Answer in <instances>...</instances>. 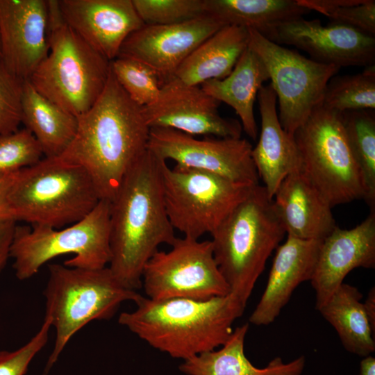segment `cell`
<instances>
[{
	"label": "cell",
	"mask_w": 375,
	"mask_h": 375,
	"mask_svg": "<svg viewBox=\"0 0 375 375\" xmlns=\"http://www.w3.org/2000/svg\"><path fill=\"white\" fill-rule=\"evenodd\" d=\"M273 199L288 236L323 240L337 226L332 207L299 169L281 181Z\"/></svg>",
	"instance_id": "obj_22"
},
{
	"label": "cell",
	"mask_w": 375,
	"mask_h": 375,
	"mask_svg": "<svg viewBox=\"0 0 375 375\" xmlns=\"http://www.w3.org/2000/svg\"><path fill=\"white\" fill-rule=\"evenodd\" d=\"M161 175L165 208L173 228L197 240L211 234L256 185L177 165L170 168L165 160Z\"/></svg>",
	"instance_id": "obj_10"
},
{
	"label": "cell",
	"mask_w": 375,
	"mask_h": 375,
	"mask_svg": "<svg viewBox=\"0 0 375 375\" xmlns=\"http://www.w3.org/2000/svg\"><path fill=\"white\" fill-rule=\"evenodd\" d=\"M261 131L251 156L258 177L268 195L273 199L281 181L300 169V154L293 135L282 127L276 108V95L270 83L258 93Z\"/></svg>",
	"instance_id": "obj_21"
},
{
	"label": "cell",
	"mask_w": 375,
	"mask_h": 375,
	"mask_svg": "<svg viewBox=\"0 0 375 375\" xmlns=\"http://www.w3.org/2000/svg\"><path fill=\"white\" fill-rule=\"evenodd\" d=\"M17 172L0 175V223L9 220L16 221L10 206L9 193Z\"/></svg>",
	"instance_id": "obj_37"
},
{
	"label": "cell",
	"mask_w": 375,
	"mask_h": 375,
	"mask_svg": "<svg viewBox=\"0 0 375 375\" xmlns=\"http://www.w3.org/2000/svg\"><path fill=\"white\" fill-rule=\"evenodd\" d=\"M77 117L53 103L24 80L22 124L40 144L44 157L60 156L72 141Z\"/></svg>",
	"instance_id": "obj_26"
},
{
	"label": "cell",
	"mask_w": 375,
	"mask_h": 375,
	"mask_svg": "<svg viewBox=\"0 0 375 375\" xmlns=\"http://www.w3.org/2000/svg\"><path fill=\"white\" fill-rule=\"evenodd\" d=\"M224 26L207 14L174 24H144L126 38L117 57L143 62L164 85L200 44Z\"/></svg>",
	"instance_id": "obj_16"
},
{
	"label": "cell",
	"mask_w": 375,
	"mask_h": 375,
	"mask_svg": "<svg viewBox=\"0 0 375 375\" xmlns=\"http://www.w3.org/2000/svg\"><path fill=\"white\" fill-rule=\"evenodd\" d=\"M168 251H157L145 264L142 287L147 298L207 300L230 294L213 256L211 240L176 238Z\"/></svg>",
	"instance_id": "obj_12"
},
{
	"label": "cell",
	"mask_w": 375,
	"mask_h": 375,
	"mask_svg": "<svg viewBox=\"0 0 375 375\" xmlns=\"http://www.w3.org/2000/svg\"><path fill=\"white\" fill-rule=\"evenodd\" d=\"M285 233L274 199L259 184L211 233L217 265L230 294L244 306Z\"/></svg>",
	"instance_id": "obj_4"
},
{
	"label": "cell",
	"mask_w": 375,
	"mask_h": 375,
	"mask_svg": "<svg viewBox=\"0 0 375 375\" xmlns=\"http://www.w3.org/2000/svg\"><path fill=\"white\" fill-rule=\"evenodd\" d=\"M269 76L262 60L250 47L244 50L231 74L201 85L208 95L230 106L238 115L242 130L256 140L258 126L253 107L258 91Z\"/></svg>",
	"instance_id": "obj_25"
},
{
	"label": "cell",
	"mask_w": 375,
	"mask_h": 375,
	"mask_svg": "<svg viewBox=\"0 0 375 375\" xmlns=\"http://www.w3.org/2000/svg\"><path fill=\"white\" fill-rule=\"evenodd\" d=\"M265 37L300 49L320 63L340 67L374 65L375 37L353 28L303 17L279 23Z\"/></svg>",
	"instance_id": "obj_14"
},
{
	"label": "cell",
	"mask_w": 375,
	"mask_h": 375,
	"mask_svg": "<svg viewBox=\"0 0 375 375\" xmlns=\"http://www.w3.org/2000/svg\"><path fill=\"white\" fill-rule=\"evenodd\" d=\"M77 121L72 141L56 158L84 168L101 200L110 201L147 149L150 128L142 107L129 97L110 69L102 93Z\"/></svg>",
	"instance_id": "obj_1"
},
{
	"label": "cell",
	"mask_w": 375,
	"mask_h": 375,
	"mask_svg": "<svg viewBox=\"0 0 375 375\" xmlns=\"http://www.w3.org/2000/svg\"><path fill=\"white\" fill-rule=\"evenodd\" d=\"M51 327L50 321L44 318L39 331L25 344L15 351H0V375H24L47 343Z\"/></svg>",
	"instance_id": "obj_36"
},
{
	"label": "cell",
	"mask_w": 375,
	"mask_h": 375,
	"mask_svg": "<svg viewBox=\"0 0 375 375\" xmlns=\"http://www.w3.org/2000/svg\"><path fill=\"white\" fill-rule=\"evenodd\" d=\"M375 267V211L351 229L338 226L322 242L310 279L318 310L357 267Z\"/></svg>",
	"instance_id": "obj_19"
},
{
	"label": "cell",
	"mask_w": 375,
	"mask_h": 375,
	"mask_svg": "<svg viewBox=\"0 0 375 375\" xmlns=\"http://www.w3.org/2000/svg\"><path fill=\"white\" fill-rule=\"evenodd\" d=\"M144 24L168 25L206 15L204 0H132Z\"/></svg>",
	"instance_id": "obj_33"
},
{
	"label": "cell",
	"mask_w": 375,
	"mask_h": 375,
	"mask_svg": "<svg viewBox=\"0 0 375 375\" xmlns=\"http://www.w3.org/2000/svg\"><path fill=\"white\" fill-rule=\"evenodd\" d=\"M300 171L331 207L365 199V189L350 149L341 112L317 106L293 134Z\"/></svg>",
	"instance_id": "obj_9"
},
{
	"label": "cell",
	"mask_w": 375,
	"mask_h": 375,
	"mask_svg": "<svg viewBox=\"0 0 375 375\" xmlns=\"http://www.w3.org/2000/svg\"><path fill=\"white\" fill-rule=\"evenodd\" d=\"M358 375H375V358L372 355L364 357L360 361Z\"/></svg>",
	"instance_id": "obj_40"
},
{
	"label": "cell",
	"mask_w": 375,
	"mask_h": 375,
	"mask_svg": "<svg viewBox=\"0 0 375 375\" xmlns=\"http://www.w3.org/2000/svg\"><path fill=\"white\" fill-rule=\"evenodd\" d=\"M249 328L247 323L233 329L232 334L219 349L202 353L185 360L180 370L187 375H301L305 367L303 356L289 362L280 357L272 360L267 366H254L244 353V340Z\"/></svg>",
	"instance_id": "obj_24"
},
{
	"label": "cell",
	"mask_w": 375,
	"mask_h": 375,
	"mask_svg": "<svg viewBox=\"0 0 375 375\" xmlns=\"http://www.w3.org/2000/svg\"><path fill=\"white\" fill-rule=\"evenodd\" d=\"M249 31L226 25L200 44L181 63L172 79L187 85H201L228 76L248 47Z\"/></svg>",
	"instance_id": "obj_23"
},
{
	"label": "cell",
	"mask_w": 375,
	"mask_h": 375,
	"mask_svg": "<svg viewBox=\"0 0 375 375\" xmlns=\"http://www.w3.org/2000/svg\"><path fill=\"white\" fill-rule=\"evenodd\" d=\"M43 156L40 144L26 128L0 135V175L32 166Z\"/></svg>",
	"instance_id": "obj_34"
},
{
	"label": "cell",
	"mask_w": 375,
	"mask_h": 375,
	"mask_svg": "<svg viewBox=\"0 0 375 375\" xmlns=\"http://www.w3.org/2000/svg\"><path fill=\"white\" fill-rule=\"evenodd\" d=\"M119 324L152 347L183 361L224 344L245 307L231 294L207 300L141 296Z\"/></svg>",
	"instance_id": "obj_3"
},
{
	"label": "cell",
	"mask_w": 375,
	"mask_h": 375,
	"mask_svg": "<svg viewBox=\"0 0 375 375\" xmlns=\"http://www.w3.org/2000/svg\"><path fill=\"white\" fill-rule=\"evenodd\" d=\"M100 200L88 172L58 158L17 172L9 193L16 221L54 228L80 221Z\"/></svg>",
	"instance_id": "obj_7"
},
{
	"label": "cell",
	"mask_w": 375,
	"mask_h": 375,
	"mask_svg": "<svg viewBox=\"0 0 375 375\" xmlns=\"http://www.w3.org/2000/svg\"><path fill=\"white\" fill-rule=\"evenodd\" d=\"M44 290L45 317L56 330V340L45 369L47 375L71 338L94 320H108L121 304L141 297L125 287L108 267L101 269L49 265Z\"/></svg>",
	"instance_id": "obj_6"
},
{
	"label": "cell",
	"mask_w": 375,
	"mask_h": 375,
	"mask_svg": "<svg viewBox=\"0 0 375 375\" xmlns=\"http://www.w3.org/2000/svg\"><path fill=\"white\" fill-rule=\"evenodd\" d=\"M309 11L315 10L328 17L331 23L353 28L375 35L374 0H297Z\"/></svg>",
	"instance_id": "obj_32"
},
{
	"label": "cell",
	"mask_w": 375,
	"mask_h": 375,
	"mask_svg": "<svg viewBox=\"0 0 375 375\" xmlns=\"http://www.w3.org/2000/svg\"><path fill=\"white\" fill-rule=\"evenodd\" d=\"M110 202L100 200L84 218L62 229L43 226H16L10 249L16 277L26 280L51 259L65 254L74 257L64 265L101 269L109 265Z\"/></svg>",
	"instance_id": "obj_8"
},
{
	"label": "cell",
	"mask_w": 375,
	"mask_h": 375,
	"mask_svg": "<svg viewBox=\"0 0 375 375\" xmlns=\"http://www.w3.org/2000/svg\"><path fill=\"white\" fill-rule=\"evenodd\" d=\"M0 57H1V40H0Z\"/></svg>",
	"instance_id": "obj_41"
},
{
	"label": "cell",
	"mask_w": 375,
	"mask_h": 375,
	"mask_svg": "<svg viewBox=\"0 0 375 375\" xmlns=\"http://www.w3.org/2000/svg\"><path fill=\"white\" fill-rule=\"evenodd\" d=\"M365 313L369 319L371 328L375 333V288H372L366 299L363 302Z\"/></svg>",
	"instance_id": "obj_39"
},
{
	"label": "cell",
	"mask_w": 375,
	"mask_h": 375,
	"mask_svg": "<svg viewBox=\"0 0 375 375\" xmlns=\"http://www.w3.org/2000/svg\"><path fill=\"white\" fill-rule=\"evenodd\" d=\"M24 81L12 74L0 58V135L15 132L22 124Z\"/></svg>",
	"instance_id": "obj_35"
},
{
	"label": "cell",
	"mask_w": 375,
	"mask_h": 375,
	"mask_svg": "<svg viewBox=\"0 0 375 375\" xmlns=\"http://www.w3.org/2000/svg\"><path fill=\"white\" fill-rule=\"evenodd\" d=\"M204 9L225 25L252 28L263 36L279 23L310 12L297 0H204Z\"/></svg>",
	"instance_id": "obj_28"
},
{
	"label": "cell",
	"mask_w": 375,
	"mask_h": 375,
	"mask_svg": "<svg viewBox=\"0 0 375 375\" xmlns=\"http://www.w3.org/2000/svg\"><path fill=\"white\" fill-rule=\"evenodd\" d=\"M162 161L147 149L110 201L108 267L125 287L135 291L142 288L145 264L159 246L172 245L176 238L164 201Z\"/></svg>",
	"instance_id": "obj_2"
},
{
	"label": "cell",
	"mask_w": 375,
	"mask_h": 375,
	"mask_svg": "<svg viewBox=\"0 0 375 375\" xmlns=\"http://www.w3.org/2000/svg\"><path fill=\"white\" fill-rule=\"evenodd\" d=\"M322 240L288 236L276 248L262 295L249 322L265 326L274 322L295 289L312 278Z\"/></svg>",
	"instance_id": "obj_20"
},
{
	"label": "cell",
	"mask_w": 375,
	"mask_h": 375,
	"mask_svg": "<svg viewBox=\"0 0 375 375\" xmlns=\"http://www.w3.org/2000/svg\"><path fill=\"white\" fill-rule=\"evenodd\" d=\"M47 3L48 53L27 80L43 97L77 117L102 93L110 61L66 24L58 0Z\"/></svg>",
	"instance_id": "obj_5"
},
{
	"label": "cell",
	"mask_w": 375,
	"mask_h": 375,
	"mask_svg": "<svg viewBox=\"0 0 375 375\" xmlns=\"http://www.w3.org/2000/svg\"><path fill=\"white\" fill-rule=\"evenodd\" d=\"M58 5L66 24L109 61L144 24L132 0H58Z\"/></svg>",
	"instance_id": "obj_18"
},
{
	"label": "cell",
	"mask_w": 375,
	"mask_h": 375,
	"mask_svg": "<svg viewBox=\"0 0 375 375\" xmlns=\"http://www.w3.org/2000/svg\"><path fill=\"white\" fill-rule=\"evenodd\" d=\"M219 104L200 85H187L172 79L162 85L154 103L142 107V112L150 128H172L192 136L241 138L240 122L221 116Z\"/></svg>",
	"instance_id": "obj_15"
},
{
	"label": "cell",
	"mask_w": 375,
	"mask_h": 375,
	"mask_svg": "<svg viewBox=\"0 0 375 375\" xmlns=\"http://www.w3.org/2000/svg\"><path fill=\"white\" fill-rule=\"evenodd\" d=\"M110 69L123 90L140 106H149L158 99L162 84L157 74L147 65L117 57L110 61Z\"/></svg>",
	"instance_id": "obj_31"
},
{
	"label": "cell",
	"mask_w": 375,
	"mask_h": 375,
	"mask_svg": "<svg viewBox=\"0 0 375 375\" xmlns=\"http://www.w3.org/2000/svg\"><path fill=\"white\" fill-rule=\"evenodd\" d=\"M147 149L166 161L213 173L233 181L258 184L252 159V145L244 138L199 140L183 132L165 128H150Z\"/></svg>",
	"instance_id": "obj_13"
},
{
	"label": "cell",
	"mask_w": 375,
	"mask_h": 375,
	"mask_svg": "<svg viewBox=\"0 0 375 375\" xmlns=\"http://www.w3.org/2000/svg\"><path fill=\"white\" fill-rule=\"evenodd\" d=\"M46 0H0L1 59L6 68L27 80L47 56Z\"/></svg>",
	"instance_id": "obj_17"
},
{
	"label": "cell",
	"mask_w": 375,
	"mask_h": 375,
	"mask_svg": "<svg viewBox=\"0 0 375 375\" xmlns=\"http://www.w3.org/2000/svg\"><path fill=\"white\" fill-rule=\"evenodd\" d=\"M362 298L356 287L343 283L318 311L335 329L344 349L364 358L375 351V333Z\"/></svg>",
	"instance_id": "obj_27"
},
{
	"label": "cell",
	"mask_w": 375,
	"mask_h": 375,
	"mask_svg": "<svg viewBox=\"0 0 375 375\" xmlns=\"http://www.w3.org/2000/svg\"><path fill=\"white\" fill-rule=\"evenodd\" d=\"M326 108L342 112L375 108V65L359 74L333 76L322 103Z\"/></svg>",
	"instance_id": "obj_30"
},
{
	"label": "cell",
	"mask_w": 375,
	"mask_h": 375,
	"mask_svg": "<svg viewBox=\"0 0 375 375\" xmlns=\"http://www.w3.org/2000/svg\"><path fill=\"white\" fill-rule=\"evenodd\" d=\"M346 136L360 172L365 201L375 211V115L371 109L341 112Z\"/></svg>",
	"instance_id": "obj_29"
},
{
	"label": "cell",
	"mask_w": 375,
	"mask_h": 375,
	"mask_svg": "<svg viewBox=\"0 0 375 375\" xmlns=\"http://www.w3.org/2000/svg\"><path fill=\"white\" fill-rule=\"evenodd\" d=\"M247 29L249 47L265 65L276 95L279 122L293 135L311 112L322 104L328 82L341 67L306 58L272 42L254 29Z\"/></svg>",
	"instance_id": "obj_11"
},
{
	"label": "cell",
	"mask_w": 375,
	"mask_h": 375,
	"mask_svg": "<svg viewBox=\"0 0 375 375\" xmlns=\"http://www.w3.org/2000/svg\"><path fill=\"white\" fill-rule=\"evenodd\" d=\"M16 226L14 220L0 223V273L10 258V245Z\"/></svg>",
	"instance_id": "obj_38"
}]
</instances>
